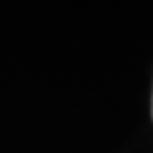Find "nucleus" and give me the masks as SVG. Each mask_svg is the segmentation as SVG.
<instances>
[{"instance_id":"1","label":"nucleus","mask_w":153,"mask_h":153,"mask_svg":"<svg viewBox=\"0 0 153 153\" xmlns=\"http://www.w3.org/2000/svg\"><path fill=\"white\" fill-rule=\"evenodd\" d=\"M151 108H153V104H151Z\"/></svg>"}]
</instances>
